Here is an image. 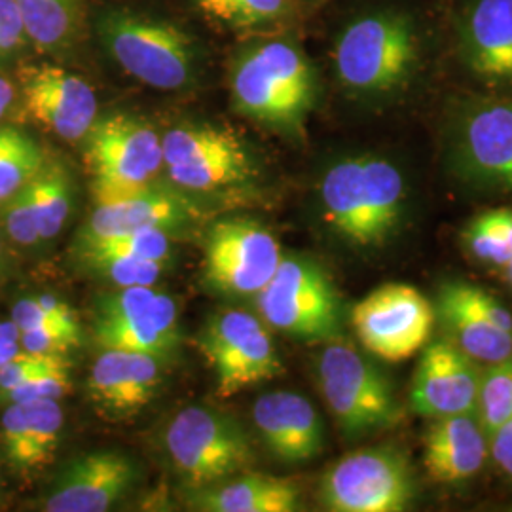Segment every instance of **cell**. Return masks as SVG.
Segmentation results:
<instances>
[{
  "label": "cell",
  "mask_w": 512,
  "mask_h": 512,
  "mask_svg": "<svg viewBox=\"0 0 512 512\" xmlns=\"http://www.w3.org/2000/svg\"><path fill=\"white\" fill-rule=\"evenodd\" d=\"M6 112H8V109H4V107H0V120H2V118H4V114H6Z\"/></svg>",
  "instance_id": "c3c4849f"
},
{
  "label": "cell",
  "mask_w": 512,
  "mask_h": 512,
  "mask_svg": "<svg viewBox=\"0 0 512 512\" xmlns=\"http://www.w3.org/2000/svg\"><path fill=\"white\" fill-rule=\"evenodd\" d=\"M317 382L330 414L349 439L395 429L404 408L391 380L365 353L332 340L317 361Z\"/></svg>",
  "instance_id": "8992f818"
},
{
  "label": "cell",
  "mask_w": 512,
  "mask_h": 512,
  "mask_svg": "<svg viewBox=\"0 0 512 512\" xmlns=\"http://www.w3.org/2000/svg\"><path fill=\"white\" fill-rule=\"evenodd\" d=\"M27 40L18 6L0 12V59L18 54Z\"/></svg>",
  "instance_id": "60d3db41"
},
{
  "label": "cell",
  "mask_w": 512,
  "mask_h": 512,
  "mask_svg": "<svg viewBox=\"0 0 512 512\" xmlns=\"http://www.w3.org/2000/svg\"><path fill=\"white\" fill-rule=\"evenodd\" d=\"M171 183L190 192L249 186L258 177L255 154L236 131L211 124L169 129L162 137Z\"/></svg>",
  "instance_id": "30bf717a"
},
{
  "label": "cell",
  "mask_w": 512,
  "mask_h": 512,
  "mask_svg": "<svg viewBox=\"0 0 512 512\" xmlns=\"http://www.w3.org/2000/svg\"><path fill=\"white\" fill-rule=\"evenodd\" d=\"M490 456L499 469L512 478V418L490 435Z\"/></svg>",
  "instance_id": "b9f144b4"
},
{
  "label": "cell",
  "mask_w": 512,
  "mask_h": 512,
  "mask_svg": "<svg viewBox=\"0 0 512 512\" xmlns=\"http://www.w3.org/2000/svg\"><path fill=\"white\" fill-rule=\"evenodd\" d=\"M14 101H16V86L8 78L0 76V107L10 109Z\"/></svg>",
  "instance_id": "ee69618b"
},
{
  "label": "cell",
  "mask_w": 512,
  "mask_h": 512,
  "mask_svg": "<svg viewBox=\"0 0 512 512\" xmlns=\"http://www.w3.org/2000/svg\"><path fill=\"white\" fill-rule=\"evenodd\" d=\"M319 73L304 46L289 35L253 38L230 67L234 109L289 139H304L319 101Z\"/></svg>",
  "instance_id": "3957f363"
},
{
  "label": "cell",
  "mask_w": 512,
  "mask_h": 512,
  "mask_svg": "<svg viewBox=\"0 0 512 512\" xmlns=\"http://www.w3.org/2000/svg\"><path fill=\"white\" fill-rule=\"evenodd\" d=\"M48 158L33 137L16 128H0V203L31 183Z\"/></svg>",
  "instance_id": "f1b7e54d"
},
{
  "label": "cell",
  "mask_w": 512,
  "mask_h": 512,
  "mask_svg": "<svg viewBox=\"0 0 512 512\" xmlns=\"http://www.w3.org/2000/svg\"><path fill=\"white\" fill-rule=\"evenodd\" d=\"M440 154L446 173L465 190L512 196V97H452L442 116Z\"/></svg>",
  "instance_id": "277c9868"
},
{
  "label": "cell",
  "mask_w": 512,
  "mask_h": 512,
  "mask_svg": "<svg viewBox=\"0 0 512 512\" xmlns=\"http://www.w3.org/2000/svg\"><path fill=\"white\" fill-rule=\"evenodd\" d=\"M80 262H86L88 268L107 277L118 287H152L164 272L165 262H156L137 256L112 255V253H93L78 251Z\"/></svg>",
  "instance_id": "1f68e13d"
},
{
  "label": "cell",
  "mask_w": 512,
  "mask_h": 512,
  "mask_svg": "<svg viewBox=\"0 0 512 512\" xmlns=\"http://www.w3.org/2000/svg\"><path fill=\"white\" fill-rule=\"evenodd\" d=\"M165 448L190 488L213 486L247 469L255 459L241 425L205 406H188L171 420Z\"/></svg>",
  "instance_id": "9c48e42d"
},
{
  "label": "cell",
  "mask_w": 512,
  "mask_h": 512,
  "mask_svg": "<svg viewBox=\"0 0 512 512\" xmlns=\"http://www.w3.org/2000/svg\"><path fill=\"white\" fill-rule=\"evenodd\" d=\"M0 224L6 236L21 247H35L42 243L25 188L10 200L0 203Z\"/></svg>",
  "instance_id": "d590c367"
},
{
  "label": "cell",
  "mask_w": 512,
  "mask_h": 512,
  "mask_svg": "<svg viewBox=\"0 0 512 512\" xmlns=\"http://www.w3.org/2000/svg\"><path fill=\"white\" fill-rule=\"evenodd\" d=\"M169 239L165 230H141L129 232L112 238L78 241V251L93 253H112V255L137 256L156 262H167L169 258Z\"/></svg>",
  "instance_id": "836d02e7"
},
{
  "label": "cell",
  "mask_w": 512,
  "mask_h": 512,
  "mask_svg": "<svg viewBox=\"0 0 512 512\" xmlns=\"http://www.w3.org/2000/svg\"><path fill=\"white\" fill-rule=\"evenodd\" d=\"M84 141L93 198L150 186L164 169L162 137L131 114L95 120Z\"/></svg>",
  "instance_id": "7c38bea8"
},
{
  "label": "cell",
  "mask_w": 512,
  "mask_h": 512,
  "mask_svg": "<svg viewBox=\"0 0 512 512\" xmlns=\"http://www.w3.org/2000/svg\"><path fill=\"white\" fill-rule=\"evenodd\" d=\"M12 321L16 323L19 332L35 329H55L63 330V332L71 334L78 340L82 338L80 329H74V327L61 323L59 319H55L54 315H50L48 311L40 306L38 298H21L19 302H16L14 308H12Z\"/></svg>",
  "instance_id": "f35d334b"
},
{
  "label": "cell",
  "mask_w": 512,
  "mask_h": 512,
  "mask_svg": "<svg viewBox=\"0 0 512 512\" xmlns=\"http://www.w3.org/2000/svg\"><path fill=\"white\" fill-rule=\"evenodd\" d=\"M92 330L101 349L147 353L156 359L171 355L181 338L175 300L152 287H120L118 293L99 298Z\"/></svg>",
  "instance_id": "4fadbf2b"
},
{
  "label": "cell",
  "mask_w": 512,
  "mask_h": 512,
  "mask_svg": "<svg viewBox=\"0 0 512 512\" xmlns=\"http://www.w3.org/2000/svg\"><path fill=\"white\" fill-rule=\"evenodd\" d=\"M416 497L408 458L395 448H363L321 478L319 499L332 512H403Z\"/></svg>",
  "instance_id": "8fae6325"
},
{
  "label": "cell",
  "mask_w": 512,
  "mask_h": 512,
  "mask_svg": "<svg viewBox=\"0 0 512 512\" xmlns=\"http://www.w3.org/2000/svg\"><path fill=\"white\" fill-rule=\"evenodd\" d=\"M317 196L332 234L359 251H380L406 226L412 183L406 167L391 156L359 152L325 167Z\"/></svg>",
  "instance_id": "7a4b0ae2"
},
{
  "label": "cell",
  "mask_w": 512,
  "mask_h": 512,
  "mask_svg": "<svg viewBox=\"0 0 512 512\" xmlns=\"http://www.w3.org/2000/svg\"><path fill=\"white\" fill-rule=\"evenodd\" d=\"M6 270V256H4V243L0 238V274Z\"/></svg>",
  "instance_id": "7dc6e473"
},
{
  "label": "cell",
  "mask_w": 512,
  "mask_h": 512,
  "mask_svg": "<svg viewBox=\"0 0 512 512\" xmlns=\"http://www.w3.org/2000/svg\"><path fill=\"white\" fill-rule=\"evenodd\" d=\"M256 431L283 463H308L323 452L325 429L315 406L300 393L272 391L253 408Z\"/></svg>",
  "instance_id": "ffe728a7"
},
{
  "label": "cell",
  "mask_w": 512,
  "mask_h": 512,
  "mask_svg": "<svg viewBox=\"0 0 512 512\" xmlns=\"http://www.w3.org/2000/svg\"><path fill=\"white\" fill-rule=\"evenodd\" d=\"M21 107L63 141H80L97 120V97L80 76L55 65H29L19 73Z\"/></svg>",
  "instance_id": "e0dca14e"
},
{
  "label": "cell",
  "mask_w": 512,
  "mask_h": 512,
  "mask_svg": "<svg viewBox=\"0 0 512 512\" xmlns=\"http://www.w3.org/2000/svg\"><path fill=\"white\" fill-rule=\"evenodd\" d=\"M71 389V376H69V363L55 366L46 372H40L35 378L27 380L25 384L12 389L6 399L8 403H33L42 399H61Z\"/></svg>",
  "instance_id": "8d00e7d4"
},
{
  "label": "cell",
  "mask_w": 512,
  "mask_h": 512,
  "mask_svg": "<svg viewBox=\"0 0 512 512\" xmlns=\"http://www.w3.org/2000/svg\"><path fill=\"white\" fill-rule=\"evenodd\" d=\"M198 342L215 372L220 399H230L247 387L283 374L272 334L251 313H217L205 325Z\"/></svg>",
  "instance_id": "5bb4252c"
},
{
  "label": "cell",
  "mask_w": 512,
  "mask_h": 512,
  "mask_svg": "<svg viewBox=\"0 0 512 512\" xmlns=\"http://www.w3.org/2000/svg\"><path fill=\"white\" fill-rule=\"evenodd\" d=\"M25 190L37 220L40 241L59 236L73 209V183L65 167L48 160Z\"/></svg>",
  "instance_id": "83f0119b"
},
{
  "label": "cell",
  "mask_w": 512,
  "mask_h": 512,
  "mask_svg": "<svg viewBox=\"0 0 512 512\" xmlns=\"http://www.w3.org/2000/svg\"><path fill=\"white\" fill-rule=\"evenodd\" d=\"M461 241L467 255L484 266L503 268L512 258V209H490L471 220Z\"/></svg>",
  "instance_id": "f546056e"
},
{
  "label": "cell",
  "mask_w": 512,
  "mask_h": 512,
  "mask_svg": "<svg viewBox=\"0 0 512 512\" xmlns=\"http://www.w3.org/2000/svg\"><path fill=\"white\" fill-rule=\"evenodd\" d=\"M480 363L450 340H439L423 349L416 366L410 406L423 418H444L476 412L480 389Z\"/></svg>",
  "instance_id": "ac0fdd59"
},
{
  "label": "cell",
  "mask_w": 512,
  "mask_h": 512,
  "mask_svg": "<svg viewBox=\"0 0 512 512\" xmlns=\"http://www.w3.org/2000/svg\"><path fill=\"white\" fill-rule=\"evenodd\" d=\"M444 35L475 92L512 97V0H454Z\"/></svg>",
  "instance_id": "ba28073f"
},
{
  "label": "cell",
  "mask_w": 512,
  "mask_h": 512,
  "mask_svg": "<svg viewBox=\"0 0 512 512\" xmlns=\"http://www.w3.org/2000/svg\"><path fill=\"white\" fill-rule=\"evenodd\" d=\"M65 363V355H44L21 349L18 355L0 370V397L8 395L12 389L35 378L40 372H46Z\"/></svg>",
  "instance_id": "74e56055"
},
{
  "label": "cell",
  "mask_w": 512,
  "mask_h": 512,
  "mask_svg": "<svg viewBox=\"0 0 512 512\" xmlns=\"http://www.w3.org/2000/svg\"><path fill=\"white\" fill-rule=\"evenodd\" d=\"M0 435L12 467L18 471H31V452H29V421L25 406L10 403L6 406L0 420Z\"/></svg>",
  "instance_id": "e575fe53"
},
{
  "label": "cell",
  "mask_w": 512,
  "mask_h": 512,
  "mask_svg": "<svg viewBox=\"0 0 512 512\" xmlns=\"http://www.w3.org/2000/svg\"><path fill=\"white\" fill-rule=\"evenodd\" d=\"M23 406L29 421V452L33 471L54 458L63 431V410L55 399H42Z\"/></svg>",
  "instance_id": "d6a6232c"
},
{
  "label": "cell",
  "mask_w": 512,
  "mask_h": 512,
  "mask_svg": "<svg viewBox=\"0 0 512 512\" xmlns=\"http://www.w3.org/2000/svg\"><path fill=\"white\" fill-rule=\"evenodd\" d=\"M437 319L446 338L478 363H499L512 355V334L495 327L488 319L459 304L452 294L440 287Z\"/></svg>",
  "instance_id": "d4e9b609"
},
{
  "label": "cell",
  "mask_w": 512,
  "mask_h": 512,
  "mask_svg": "<svg viewBox=\"0 0 512 512\" xmlns=\"http://www.w3.org/2000/svg\"><path fill=\"white\" fill-rule=\"evenodd\" d=\"M160 384V359L124 349H103L93 361L88 391L93 403L112 418L145 408Z\"/></svg>",
  "instance_id": "7402d4cb"
},
{
  "label": "cell",
  "mask_w": 512,
  "mask_h": 512,
  "mask_svg": "<svg viewBox=\"0 0 512 512\" xmlns=\"http://www.w3.org/2000/svg\"><path fill=\"white\" fill-rule=\"evenodd\" d=\"M21 351V344L19 342H12L6 346H0V370L8 365L16 355Z\"/></svg>",
  "instance_id": "f6af8a7d"
},
{
  "label": "cell",
  "mask_w": 512,
  "mask_h": 512,
  "mask_svg": "<svg viewBox=\"0 0 512 512\" xmlns=\"http://www.w3.org/2000/svg\"><path fill=\"white\" fill-rule=\"evenodd\" d=\"M92 217L80 241L112 238L141 230H169L190 217L188 203L164 190L143 186L112 196L93 198Z\"/></svg>",
  "instance_id": "44dd1931"
},
{
  "label": "cell",
  "mask_w": 512,
  "mask_h": 512,
  "mask_svg": "<svg viewBox=\"0 0 512 512\" xmlns=\"http://www.w3.org/2000/svg\"><path fill=\"white\" fill-rule=\"evenodd\" d=\"M490 458V437L476 412L444 416L433 421L425 435L423 463L437 482L471 480Z\"/></svg>",
  "instance_id": "603a6c76"
},
{
  "label": "cell",
  "mask_w": 512,
  "mask_h": 512,
  "mask_svg": "<svg viewBox=\"0 0 512 512\" xmlns=\"http://www.w3.org/2000/svg\"><path fill=\"white\" fill-rule=\"evenodd\" d=\"M503 277H505V281H507V285L512 289V258L503 266Z\"/></svg>",
  "instance_id": "bcb514c9"
},
{
  "label": "cell",
  "mask_w": 512,
  "mask_h": 512,
  "mask_svg": "<svg viewBox=\"0 0 512 512\" xmlns=\"http://www.w3.org/2000/svg\"><path fill=\"white\" fill-rule=\"evenodd\" d=\"M444 50V25L427 10L410 0H385L340 25L330 57L346 95L372 109H391L420 92Z\"/></svg>",
  "instance_id": "6da1fadb"
},
{
  "label": "cell",
  "mask_w": 512,
  "mask_h": 512,
  "mask_svg": "<svg viewBox=\"0 0 512 512\" xmlns=\"http://www.w3.org/2000/svg\"><path fill=\"white\" fill-rule=\"evenodd\" d=\"M12 342H19V329L16 323L10 319H0V346L12 344Z\"/></svg>",
  "instance_id": "7bdbcfd3"
},
{
  "label": "cell",
  "mask_w": 512,
  "mask_h": 512,
  "mask_svg": "<svg viewBox=\"0 0 512 512\" xmlns=\"http://www.w3.org/2000/svg\"><path fill=\"white\" fill-rule=\"evenodd\" d=\"M29 42L44 52L69 50L78 37L82 0H14Z\"/></svg>",
  "instance_id": "484cf974"
},
{
  "label": "cell",
  "mask_w": 512,
  "mask_h": 512,
  "mask_svg": "<svg viewBox=\"0 0 512 512\" xmlns=\"http://www.w3.org/2000/svg\"><path fill=\"white\" fill-rule=\"evenodd\" d=\"M476 416L488 437L512 418V355L488 365L480 376Z\"/></svg>",
  "instance_id": "4dcf8cb0"
},
{
  "label": "cell",
  "mask_w": 512,
  "mask_h": 512,
  "mask_svg": "<svg viewBox=\"0 0 512 512\" xmlns=\"http://www.w3.org/2000/svg\"><path fill=\"white\" fill-rule=\"evenodd\" d=\"M281 258L279 241L266 226L255 220H220L207 238L203 279L220 293L255 296L270 283Z\"/></svg>",
  "instance_id": "2e32d148"
},
{
  "label": "cell",
  "mask_w": 512,
  "mask_h": 512,
  "mask_svg": "<svg viewBox=\"0 0 512 512\" xmlns=\"http://www.w3.org/2000/svg\"><path fill=\"white\" fill-rule=\"evenodd\" d=\"M95 33L116 65L150 88L175 92L198 76L194 38L167 19L112 8L97 18Z\"/></svg>",
  "instance_id": "5b68a950"
},
{
  "label": "cell",
  "mask_w": 512,
  "mask_h": 512,
  "mask_svg": "<svg viewBox=\"0 0 512 512\" xmlns=\"http://www.w3.org/2000/svg\"><path fill=\"white\" fill-rule=\"evenodd\" d=\"M435 323V306L403 283L378 287L351 310V325L363 348L389 363H401L425 348Z\"/></svg>",
  "instance_id": "9a60e30c"
},
{
  "label": "cell",
  "mask_w": 512,
  "mask_h": 512,
  "mask_svg": "<svg viewBox=\"0 0 512 512\" xmlns=\"http://www.w3.org/2000/svg\"><path fill=\"white\" fill-rule=\"evenodd\" d=\"M19 344L21 349L31 353L67 355L71 349L80 344V340L63 330L35 329L19 332Z\"/></svg>",
  "instance_id": "ab89813d"
},
{
  "label": "cell",
  "mask_w": 512,
  "mask_h": 512,
  "mask_svg": "<svg viewBox=\"0 0 512 512\" xmlns=\"http://www.w3.org/2000/svg\"><path fill=\"white\" fill-rule=\"evenodd\" d=\"M196 505L207 512H294L300 509V486L289 478L253 473L203 488Z\"/></svg>",
  "instance_id": "cb8c5ba5"
},
{
  "label": "cell",
  "mask_w": 512,
  "mask_h": 512,
  "mask_svg": "<svg viewBox=\"0 0 512 512\" xmlns=\"http://www.w3.org/2000/svg\"><path fill=\"white\" fill-rule=\"evenodd\" d=\"M262 321L302 342H332L344 334V302L332 277L306 256H283L256 294Z\"/></svg>",
  "instance_id": "52a82bcc"
},
{
  "label": "cell",
  "mask_w": 512,
  "mask_h": 512,
  "mask_svg": "<svg viewBox=\"0 0 512 512\" xmlns=\"http://www.w3.org/2000/svg\"><path fill=\"white\" fill-rule=\"evenodd\" d=\"M133 461L112 450L73 459L44 499L48 512H105L124 499L135 482Z\"/></svg>",
  "instance_id": "d6986e66"
},
{
  "label": "cell",
  "mask_w": 512,
  "mask_h": 512,
  "mask_svg": "<svg viewBox=\"0 0 512 512\" xmlns=\"http://www.w3.org/2000/svg\"><path fill=\"white\" fill-rule=\"evenodd\" d=\"M203 18L232 31H260L291 23L300 0H194Z\"/></svg>",
  "instance_id": "4316f807"
}]
</instances>
